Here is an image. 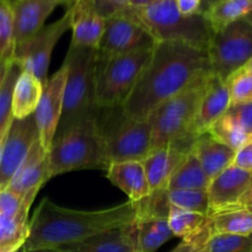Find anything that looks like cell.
<instances>
[{"label":"cell","instance_id":"1","mask_svg":"<svg viewBox=\"0 0 252 252\" xmlns=\"http://www.w3.org/2000/svg\"><path fill=\"white\" fill-rule=\"evenodd\" d=\"M211 71L206 51L182 43L157 42L152 58L122 108L130 118L147 120L159 105Z\"/></svg>","mask_w":252,"mask_h":252},{"label":"cell","instance_id":"2","mask_svg":"<svg viewBox=\"0 0 252 252\" xmlns=\"http://www.w3.org/2000/svg\"><path fill=\"white\" fill-rule=\"evenodd\" d=\"M137 216L134 202L100 211H76L57 206L43 198L29 221L25 250L58 249L133 223Z\"/></svg>","mask_w":252,"mask_h":252},{"label":"cell","instance_id":"3","mask_svg":"<svg viewBox=\"0 0 252 252\" xmlns=\"http://www.w3.org/2000/svg\"><path fill=\"white\" fill-rule=\"evenodd\" d=\"M48 158L51 179L75 170H107L110 164L98 132L96 110L56 135Z\"/></svg>","mask_w":252,"mask_h":252},{"label":"cell","instance_id":"4","mask_svg":"<svg viewBox=\"0 0 252 252\" xmlns=\"http://www.w3.org/2000/svg\"><path fill=\"white\" fill-rule=\"evenodd\" d=\"M126 11L139 21L157 42L182 43L206 51L213 30L202 14L185 16L177 10L175 0H158L148 6Z\"/></svg>","mask_w":252,"mask_h":252},{"label":"cell","instance_id":"5","mask_svg":"<svg viewBox=\"0 0 252 252\" xmlns=\"http://www.w3.org/2000/svg\"><path fill=\"white\" fill-rule=\"evenodd\" d=\"M96 121L108 164L142 161L149 154L152 125L148 118H130L122 106H115L96 107Z\"/></svg>","mask_w":252,"mask_h":252},{"label":"cell","instance_id":"6","mask_svg":"<svg viewBox=\"0 0 252 252\" xmlns=\"http://www.w3.org/2000/svg\"><path fill=\"white\" fill-rule=\"evenodd\" d=\"M64 65L66 66V79L63 110L56 135L96 110V48L70 43Z\"/></svg>","mask_w":252,"mask_h":252},{"label":"cell","instance_id":"7","mask_svg":"<svg viewBox=\"0 0 252 252\" xmlns=\"http://www.w3.org/2000/svg\"><path fill=\"white\" fill-rule=\"evenodd\" d=\"M154 47L106 59L96 58L95 106H123L152 58Z\"/></svg>","mask_w":252,"mask_h":252},{"label":"cell","instance_id":"8","mask_svg":"<svg viewBox=\"0 0 252 252\" xmlns=\"http://www.w3.org/2000/svg\"><path fill=\"white\" fill-rule=\"evenodd\" d=\"M209 74L162 102L150 113L148 117L152 125L150 152L161 145L196 138L193 125Z\"/></svg>","mask_w":252,"mask_h":252},{"label":"cell","instance_id":"9","mask_svg":"<svg viewBox=\"0 0 252 252\" xmlns=\"http://www.w3.org/2000/svg\"><path fill=\"white\" fill-rule=\"evenodd\" d=\"M207 56L212 73L225 81L252 58V25L240 19L213 32Z\"/></svg>","mask_w":252,"mask_h":252},{"label":"cell","instance_id":"10","mask_svg":"<svg viewBox=\"0 0 252 252\" xmlns=\"http://www.w3.org/2000/svg\"><path fill=\"white\" fill-rule=\"evenodd\" d=\"M68 30H70V12L66 10L61 19L15 44L12 61L19 64L22 71L31 73L44 85L48 80L47 74L54 46Z\"/></svg>","mask_w":252,"mask_h":252},{"label":"cell","instance_id":"11","mask_svg":"<svg viewBox=\"0 0 252 252\" xmlns=\"http://www.w3.org/2000/svg\"><path fill=\"white\" fill-rule=\"evenodd\" d=\"M155 44L157 41L148 30L125 10L121 14L106 19L105 30L96 48V58L106 59L122 56L154 47Z\"/></svg>","mask_w":252,"mask_h":252},{"label":"cell","instance_id":"12","mask_svg":"<svg viewBox=\"0 0 252 252\" xmlns=\"http://www.w3.org/2000/svg\"><path fill=\"white\" fill-rule=\"evenodd\" d=\"M37 139L38 129L33 115L24 120L12 118L0 155V191L7 189Z\"/></svg>","mask_w":252,"mask_h":252},{"label":"cell","instance_id":"13","mask_svg":"<svg viewBox=\"0 0 252 252\" xmlns=\"http://www.w3.org/2000/svg\"><path fill=\"white\" fill-rule=\"evenodd\" d=\"M65 79L66 66L63 63L62 68L54 73L43 85L41 100L33 113L38 129L39 142L47 153L51 149L61 120Z\"/></svg>","mask_w":252,"mask_h":252},{"label":"cell","instance_id":"14","mask_svg":"<svg viewBox=\"0 0 252 252\" xmlns=\"http://www.w3.org/2000/svg\"><path fill=\"white\" fill-rule=\"evenodd\" d=\"M194 139L189 138L155 148L142 160L150 192L167 189L170 177L192 150Z\"/></svg>","mask_w":252,"mask_h":252},{"label":"cell","instance_id":"15","mask_svg":"<svg viewBox=\"0 0 252 252\" xmlns=\"http://www.w3.org/2000/svg\"><path fill=\"white\" fill-rule=\"evenodd\" d=\"M51 179L48 153L42 148L39 138L32 144L21 166L10 181L7 189L32 204L37 192Z\"/></svg>","mask_w":252,"mask_h":252},{"label":"cell","instance_id":"16","mask_svg":"<svg viewBox=\"0 0 252 252\" xmlns=\"http://www.w3.org/2000/svg\"><path fill=\"white\" fill-rule=\"evenodd\" d=\"M252 181V172L229 166L209 181L207 192L209 198V213L239 207L241 198Z\"/></svg>","mask_w":252,"mask_h":252},{"label":"cell","instance_id":"17","mask_svg":"<svg viewBox=\"0 0 252 252\" xmlns=\"http://www.w3.org/2000/svg\"><path fill=\"white\" fill-rule=\"evenodd\" d=\"M74 0H19L11 6L15 44L25 41L44 27V21L59 5L66 9Z\"/></svg>","mask_w":252,"mask_h":252},{"label":"cell","instance_id":"18","mask_svg":"<svg viewBox=\"0 0 252 252\" xmlns=\"http://www.w3.org/2000/svg\"><path fill=\"white\" fill-rule=\"evenodd\" d=\"M230 105V94L226 83L211 73L207 78L199 101L198 112L193 125V134L198 137L208 132L212 126L226 112Z\"/></svg>","mask_w":252,"mask_h":252},{"label":"cell","instance_id":"19","mask_svg":"<svg viewBox=\"0 0 252 252\" xmlns=\"http://www.w3.org/2000/svg\"><path fill=\"white\" fill-rule=\"evenodd\" d=\"M70 12L71 43L97 48L105 30V17L94 7L91 0H74Z\"/></svg>","mask_w":252,"mask_h":252},{"label":"cell","instance_id":"20","mask_svg":"<svg viewBox=\"0 0 252 252\" xmlns=\"http://www.w3.org/2000/svg\"><path fill=\"white\" fill-rule=\"evenodd\" d=\"M134 221V220H133ZM64 252H137L134 223L89 238L80 243L58 248Z\"/></svg>","mask_w":252,"mask_h":252},{"label":"cell","instance_id":"21","mask_svg":"<svg viewBox=\"0 0 252 252\" xmlns=\"http://www.w3.org/2000/svg\"><path fill=\"white\" fill-rule=\"evenodd\" d=\"M107 179L129 197L130 202H139L150 193L147 175L142 161L112 162L108 165Z\"/></svg>","mask_w":252,"mask_h":252},{"label":"cell","instance_id":"22","mask_svg":"<svg viewBox=\"0 0 252 252\" xmlns=\"http://www.w3.org/2000/svg\"><path fill=\"white\" fill-rule=\"evenodd\" d=\"M192 152L198 159L208 181L233 165L235 150L212 137L208 132L196 137Z\"/></svg>","mask_w":252,"mask_h":252},{"label":"cell","instance_id":"23","mask_svg":"<svg viewBox=\"0 0 252 252\" xmlns=\"http://www.w3.org/2000/svg\"><path fill=\"white\" fill-rule=\"evenodd\" d=\"M137 252H155L172 238L167 217L137 213L134 219Z\"/></svg>","mask_w":252,"mask_h":252},{"label":"cell","instance_id":"24","mask_svg":"<svg viewBox=\"0 0 252 252\" xmlns=\"http://www.w3.org/2000/svg\"><path fill=\"white\" fill-rule=\"evenodd\" d=\"M42 91L43 85L36 76L27 71H21L12 91V117L24 120L33 115L41 100Z\"/></svg>","mask_w":252,"mask_h":252},{"label":"cell","instance_id":"25","mask_svg":"<svg viewBox=\"0 0 252 252\" xmlns=\"http://www.w3.org/2000/svg\"><path fill=\"white\" fill-rule=\"evenodd\" d=\"M189 252H252V239L243 235L213 234L209 225L191 241Z\"/></svg>","mask_w":252,"mask_h":252},{"label":"cell","instance_id":"26","mask_svg":"<svg viewBox=\"0 0 252 252\" xmlns=\"http://www.w3.org/2000/svg\"><path fill=\"white\" fill-rule=\"evenodd\" d=\"M208 225L213 234L249 236L252 233V211L243 207L213 212L208 216Z\"/></svg>","mask_w":252,"mask_h":252},{"label":"cell","instance_id":"27","mask_svg":"<svg viewBox=\"0 0 252 252\" xmlns=\"http://www.w3.org/2000/svg\"><path fill=\"white\" fill-rule=\"evenodd\" d=\"M252 12V0H218L203 11L213 32L240 19H245Z\"/></svg>","mask_w":252,"mask_h":252},{"label":"cell","instance_id":"28","mask_svg":"<svg viewBox=\"0 0 252 252\" xmlns=\"http://www.w3.org/2000/svg\"><path fill=\"white\" fill-rule=\"evenodd\" d=\"M208 179L193 152H189L184 161L176 167L167 184L170 189H207Z\"/></svg>","mask_w":252,"mask_h":252},{"label":"cell","instance_id":"29","mask_svg":"<svg viewBox=\"0 0 252 252\" xmlns=\"http://www.w3.org/2000/svg\"><path fill=\"white\" fill-rule=\"evenodd\" d=\"M167 221H169L172 235L181 238L182 241L193 240L208 226L207 216L185 211L172 204H170Z\"/></svg>","mask_w":252,"mask_h":252},{"label":"cell","instance_id":"30","mask_svg":"<svg viewBox=\"0 0 252 252\" xmlns=\"http://www.w3.org/2000/svg\"><path fill=\"white\" fill-rule=\"evenodd\" d=\"M29 211L15 217L0 216V248L21 249L29 236Z\"/></svg>","mask_w":252,"mask_h":252},{"label":"cell","instance_id":"31","mask_svg":"<svg viewBox=\"0 0 252 252\" xmlns=\"http://www.w3.org/2000/svg\"><path fill=\"white\" fill-rule=\"evenodd\" d=\"M167 197L172 206L208 216L209 198L207 189H170Z\"/></svg>","mask_w":252,"mask_h":252},{"label":"cell","instance_id":"32","mask_svg":"<svg viewBox=\"0 0 252 252\" xmlns=\"http://www.w3.org/2000/svg\"><path fill=\"white\" fill-rule=\"evenodd\" d=\"M231 105L252 101V58L225 80Z\"/></svg>","mask_w":252,"mask_h":252},{"label":"cell","instance_id":"33","mask_svg":"<svg viewBox=\"0 0 252 252\" xmlns=\"http://www.w3.org/2000/svg\"><path fill=\"white\" fill-rule=\"evenodd\" d=\"M21 68L14 61L10 63L6 76L0 89V134L6 132L12 121V91L15 81L21 73Z\"/></svg>","mask_w":252,"mask_h":252},{"label":"cell","instance_id":"34","mask_svg":"<svg viewBox=\"0 0 252 252\" xmlns=\"http://www.w3.org/2000/svg\"><path fill=\"white\" fill-rule=\"evenodd\" d=\"M14 17L9 5L0 0V59L11 62L14 58Z\"/></svg>","mask_w":252,"mask_h":252},{"label":"cell","instance_id":"35","mask_svg":"<svg viewBox=\"0 0 252 252\" xmlns=\"http://www.w3.org/2000/svg\"><path fill=\"white\" fill-rule=\"evenodd\" d=\"M250 139L252 138V101L230 105L224 113Z\"/></svg>","mask_w":252,"mask_h":252},{"label":"cell","instance_id":"36","mask_svg":"<svg viewBox=\"0 0 252 252\" xmlns=\"http://www.w3.org/2000/svg\"><path fill=\"white\" fill-rule=\"evenodd\" d=\"M30 207L31 204L12 193L10 189L0 191V216L15 217L21 212L29 211Z\"/></svg>","mask_w":252,"mask_h":252},{"label":"cell","instance_id":"37","mask_svg":"<svg viewBox=\"0 0 252 252\" xmlns=\"http://www.w3.org/2000/svg\"><path fill=\"white\" fill-rule=\"evenodd\" d=\"M130 1L132 0H91L96 11L105 19L127 10Z\"/></svg>","mask_w":252,"mask_h":252},{"label":"cell","instance_id":"38","mask_svg":"<svg viewBox=\"0 0 252 252\" xmlns=\"http://www.w3.org/2000/svg\"><path fill=\"white\" fill-rule=\"evenodd\" d=\"M233 165L241 170L252 172V138L236 150Z\"/></svg>","mask_w":252,"mask_h":252},{"label":"cell","instance_id":"39","mask_svg":"<svg viewBox=\"0 0 252 252\" xmlns=\"http://www.w3.org/2000/svg\"><path fill=\"white\" fill-rule=\"evenodd\" d=\"M177 10L185 16L202 14V0H175Z\"/></svg>","mask_w":252,"mask_h":252},{"label":"cell","instance_id":"40","mask_svg":"<svg viewBox=\"0 0 252 252\" xmlns=\"http://www.w3.org/2000/svg\"><path fill=\"white\" fill-rule=\"evenodd\" d=\"M239 207H243V208L252 209V181L249 186L248 191L245 192V194L241 198L240 203H239Z\"/></svg>","mask_w":252,"mask_h":252},{"label":"cell","instance_id":"41","mask_svg":"<svg viewBox=\"0 0 252 252\" xmlns=\"http://www.w3.org/2000/svg\"><path fill=\"white\" fill-rule=\"evenodd\" d=\"M11 62L4 61V59H0V89H1L2 83H4V80H5V76H6L7 69H9V65H10V63H11Z\"/></svg>","mask_w":252,"mask_h":252},{"label":"cell","instance_id":"42","mask_svg":"<svg viewBox=\"0 0 252 252\" xmlns=\"http://www.w3.org/2000/svg\"><path fill=\"white\" fill-rule=\"evenodd\" d=\"M155 1H158V0H132L129 7H132V9H139V7L148 6V5L153 4Z\"/></svg>","mask_w":252,"mask_h":252},{"label":"cell","instance_id":"43","mask_svg":"<svg viewBox=\"0 0 252 252\" xmlns=\"http://www.w3.org/2000/svg\"><path fill=\"white\" fill-rule=\"evenodd\" d=\"M171 252H189V243H186V241H181V244H180L177 248H175Z\"/></svg>","mask_w":252,"mask_h":252},{"label":"cell","instance_id":"44","mask_svg":"<svg viewBox=\"0 0 252 252\" xmlns=\"http://www.w3.org/2000/svg\"><path fill=\"white\" fill-rule=\"evenodd\" d=\"M24 252H64L61 249H36V250H25Z\"/></svg>","mask_w":252,"mask_h":252},{"label":"cell","instance_id":"45","mask_svg":"<svg viewBox=\"0 0 252 252\" xmlns=\"http://www.w3.org/2000/svg\"><path fill=\"white\" fill-rule=\"evenodd\" d=\"M216 1H218V0H202V12L206 9H208V7L211 6L212 4H214Z\"/></svg>","mask_w":252,"mask_h":252},{"label":"cell","instance_id":"46","mask_svg":"<svg viewBox=\"0 0 252 252\" xmlns=\"http://www.w3.org/2000/svg\"><path fill=\"white\" fill-rule=\"evenodd\" d=\"M9 129V128H7ZM7 132V130H6ZM6 132H4L2 134H0V155H1V150H2V145H4V140H5V135H6Z\"/></svg>","mask_w":252,"mask_h":252},{"label":"cell","instance_id":"47","mask_svg":"<svg viewBox=\"0 0 252 252\" xmlns=\"http://www.w3.org/2000/svg\"><path fill=\"white\" fill-rule=\"evenodd\" d=\"M20 249H11V248H0V252H17Z\"/></svg>","mask_w":252,"mask_h":252},{"label":"cell","instance_id":"48","mask_svg":"<svg viewBox=\"0 0 252 252\" xmlns=\"http://www.w3.org/2000/svg\"><path fill=\"white\" fill-rule=\"evenodd\" d=\"M1 1H4L5 4H6V5H9V6L11 7L12 5H14L15 2H17V1H19V0H1Z\"/></svg>","mask_w":252,"mask_h":252},{"label":"cell","instance_id":"49","mask_svg":"<svg viewBox=\"0 0 252 252\" xmlns=\"http://www.w3.org/2000/svg\"><path fill=\"white\" fill-rule=\"evenodd\" d=\"M245 20H246V21H249V22H250V24L252 25V12H250V14H249L248 16L245 17Z\"/></svg>","mask_w":252,"mask_h":252},{"label":"cell","instance_id":"50","mask_svg":"<svg viewBox=\"0 0 252 252\" xmlns=\"http://www.w3.org/2000/svg\"><path fill=\"white\" fill-rule=\"evenodd\" d=\"M17 252H24V246H22V248H21V249H20V250H19V251H17Z\"/></svg>","mask_w":252,"mask_h":252},{"label":"cell","instance_id":"51","mask_svg":"<svg viewBox=\"0 0 252 252\" xmlns=\"http://www.w3.org/2000/svg\"><path fill=\"white\" fill-rule=\"evenodd\" d=\"M249 238H250V239H252V233L250 234V235H249Z\"/></svg>","mask_w":252,"mask_h":252},{"label":"cell","instance_id":"52","mask_svg":"<svg viewBox=\"0 0 252 252\" xmlns=\"http://www.w3.org/2000/svg\"><path fill=\"white\" fill-rule=\"evenodd\" d=\"M251 211H252V209H251Z\"/></svg>","mask_w":252,"mask_h":252}]
</instances>
